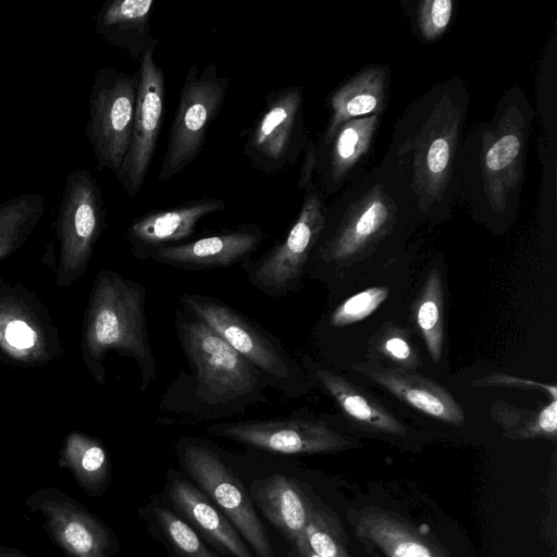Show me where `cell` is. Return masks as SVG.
<instances>
[{"label":"cell","instance_id":"obj_12","mask_svg":"<svg viewBox=\"0 0 557 557\" xmlns=\"http://www.w3.org/2000/svg\"><path fill=\"white\" fill-rule=\"evenodd\" d=\"M103 222L102 198L94 177L87 170L74 171L67 176L59 214L60 286L72 285L85 273Z\"/></svg>","mask_w":557,"mask_h":557},{"label":"cell","instance_id":"obj_33","mask_svg":"<svg viewBox=\"0 0 557 557\" xmlns=\"http://www.w3.org/2000/svg\"><path fill=\"white\" fill-rule=\"evenodd\" d=\"M156 518L164 536L180 557H218L208 549L195 531L173 512L156 508Z\"/></svg>","mask_w":557,"mask_h":557},{"label":"cell","instance_id":"obj_4","mask_svg":"<svg viewBox=\"0 0 557 557\" xmlns=\"http://www.w3.org/2000/svg\"><path fill=\"white\" fill-rule=\"evenodd\" d=\"M174 324L191 373L169 387L163 409L201 421L267 401L263 375L206 323L181 307Z\"/></svg>","mask_w":557,"mask_h":557},{"label":"cell","instance_id":"obj_38","mask_svg":"<svg viewBox=\"0 0 557 557\" xmlns=\"http://www.w3.org/2000/svg\"><path fill=\"white\" fill-rule=\"evenodd\" d=\"M0 557H28L17 548L0 546Z\"/></svg>","mask_w":557,"mask_h":557},{"label":"cell","instance_id":"obj_15","mask_svg":"<svg viewBox=\"0 0 557 557\" xmlns=\"http://www.w3.org/2000/svg\"><path fill=\"white\" fill-rule=\"evenodd\" d=\"M212 435L281 455H312L344 450L350 442L315 419L278 418L214 423Z\"/></svg>","mask_w":557,"mask_h":557},{"label":"cell","instance_id":"obj_23","mask_svg":"<svg viewBox=\"0 0 557 557\" xmlns=\"http://www.w3.org/2000/svg\"><path fill=\"white\" fill-rule=\"evenodd\" d=\"M154 0H112L96 15V30L107 42L125 51L134 61L140 57L152 36L150 20Z\"/></svg>","mask_w":557,"mask_h":557},{"label":"cell","instance_id":"obj_18","mask_svg":"<svg viewBox=\"0 0 557 557\" xmlns=\"http://www.w3.org/2000/svg\"><path fill=\"white\" fill-rule=\"evenodd\" d=\"M263 238L264 234L257 224H246L196 240L161 247L148 258L184 270L227 268L249 260Z\"/></svg>","mask_w":557,"mask_h":557},{"label":"cell","instance_id":"obj_6","mask_svg":"<svg viewBox=\"0 0 557 557\" xmlns=\"http://www.w3.org/2000/svg\"><path fill=\"white\" fill-rule=\"evenodd\" d=\"M180 304L249 361L270 387L288 397L301 392L299 368L272 333L216 298L184 294Z\"/></svg>","mask_w":557,"mask_h":557},{"label":"cell","instance_id":"obj_8","mask_svg":"<svg viewBox=\"0 0 557 557\" xmlns=\"http://www.w3.org/2000/svg\"><path fill=\"white\" fill-rule=\"evenodd\" d=\"M230 84L216 63L199 70L189 66L180 92L158 180L165 182L182 173L199 156L207 132L220 112Z\"/></svg>","mask_w":557,"mask_h":557},{"label":"cell","instance_id":"obj_16","mask_svg":"<svg viewBox=\"0 0 557 557\" xmlns=\"http://www.w3.org/2000/svg\"><path fill=\"white\" fill-rule=\"evenodd\" d=\"M347 518L357 540L372 555L383 557H450L426 530L395 511L375 506L349 509Z\"/></svg>","mask_w":557,"mask_h":557},{"label":"cell","instance_id":"obj_25","mask_svg":"<svg viewBox=\"0 0 557 557\" xmlns=\"http://www.w3.org/2000/svg\"><path fill=\"white\" fill-rule=\"evenodd\" d=\"M312 375L343 412L359 426L373 432L405 435V425L372 395L326 369L315 367Z\"/></svg>","mask_w":557,"mask_h":557},{"label":"cell","instance_id":"obj_17","mask_svg":"<svg viewBox=\"0 0 557 557\" xmlns=\"http://www.w3.org/2000/svg\"><path fill=\"white\" fill-rule=\"evenodd\" d=\"M382 116L347 121L329 139L314 144V174L324 196L338 193L358 177L372 150Z\"/></svg>","mask_w":557,"mask_h":557},{"label":"cell","instance_id":"obj_13","mask_svg":"<svg viewBox=\"0 0 557 557\" xmlns=\"http://www.w3.org/2000/svg\"><path fill=\"white\" fill-rule=\"evenodd\" d=\"M25 503L41 517L49 537L67 557H114L120 552L111 529L61 490L41 487Z\"/></svg>","mask_w":557,"mask_h":557},{"label":"cell","instance_id":"obj_35","mask_svg":"<svg viewBox=\"0 0 557 557\" xmlns=\"http://www.w3.org/2000/svg\"><path fill=\"white\" fill-rule=\"evenodd\" d=\"M376 348L394 362L416 369L420 362L410 343L397 330L389 329L377 338Z\"/></svg>","mask_w":557,"mask_h":557},{"label":"cell","instance_id":"obj_2","mask_svg":"<svg viewBox=\"0 0 557 557\" xmlns=\"http://www.w3.org/2000/svg\"><path fill=\"white\" fill-rule=\"evenodd\" d=\"M533 119L524 90L512 85L502 94L490 119L465 132L457 200L487 226H507L519 210Z\"/></svg>","mask_w":557,"mask_h":557},{"label":"cell","instance_id":"obj_31","mask_svg":"<svg viewBox=\"0 0 557 557\" xmlns=\"http://www.w3.org/2000/svg\"><path fill=\"white\" fill-rule=\"evenodd\" d=\"M401 4L412 32L424 42L440 39L449 27L455 12L451 0L403 1Z\"/></svg>","mask_w":557,"mask_h":557},{"label":"cell","instance_id":"obj_28","mask_svg":"<svg viewBox=\"0 0 557 557\" xmlns=\"http://www.w3.org/2000/svg\"><path fill=\"white\" fill-rule=\"evenodd\" d=\"M491 417L511 440L543 437L555 441L557 437V400H552L539 411L497 400L491 408Z\"/></svg>","mask_w":557,"mask_h":557},{"label":"cell","instance_id":"obj_19","mask_svg":"<svg viewBox=\"0 0 557 557\" xmlns=\"http://www.w3.org/2000/svg\"><path fill=\"white\" fill-rule=\"evenodd\" d=\"M225 207L223 199L202 197L148 212L133 221L127 228L131 251L136 258L148 259L156 249L176 245L190 237L200 220Z\"/></svg>","mask_w":557,"mask_h":557},{"label":"cell","instance_id":"obj_36","mask_svg":"<svg viewBox=\"0 0 557 557\" xmlns=\"http://www.w3.org/2000/svg\"><path fill=\"white\" fill-rule=\"evenodd\" d=\"M474 386H499V387H517L522 389H536L547 393L552 400H557L556 385H546L544 383L532 380L520 379L508 374L492 372L491 374L473 382Z\"/></svg>","mask_w":557,"mask_h":557},{"label":"cell","instance_id":"obj_22","mask_svg":"<svg viewBox=\"0 0 557 557\" xmlns=\"http://www.w3.org/2000/svg\"><path fill=\"white\" fill-rule=\"evenodd\" d=\"M249 495L262 515L292 545L305 534L314 507L294 480L278 473L253 480Z\"/></svg>","mask_w":557,"mask_h":557},{"label":"cell","instance_id":"obj_34","mask_svg":"<svg viewBox=\"0 0 557 557\" xmlns=\"http://www.w3.org/2000/svg\"><path fill=\"white\" fill-rule=\"evenodd\" d=\"M388 296V288L374 286L367 288L338 305L330 317V324L343 327L359 322L372 314Z\"/></svg>","mask_w":557,"mask_h":557},{"label":"cell","instance_id":"obj_32","mask_svg":"<svg viewBox=\"0 0 557 557\" xmlns=\"http://www.w3.org/2000/svg\"><path fill=\"white\" fill-rule=\"evenodd\" d=\"M311 549L319 557H350L346 549V535L330 513L314 508L305 529Z\"/></svg>","mask_w":557,"mask_h":557},{"label":"cell","instance_id":"obj_11","mask_svg":"<svg viewBox=\"0 0 557 557\" xmlns=\"http://www.w3.org/2000/svg\"><path fill=\"white\" fill-rule=\"evenodd\" d=\"M137 99V76L101 69L89 98L87 136L100 166L119 173L127 153Z\"/></svg>","mask_w":557,"mask_h":557},{"label":"cell","instance_id":"obj_14","mask_svg":"<svg viewBox=\"0 0 557 557\" xmlns=\"http://www.w3.org/2000/svg\"><path fill=\"white\" fill-rule=\"evenodd\" d=\"M158 42L157 38L151 37L138 62L137 99L131 144L116 174L129 197H135L145 183L162 126L165 86L163 71L154 60Z\"/></svg>","mask_w":557,"mask_h":557},{"label":"cell","instance_id":"obj_21","mask_svg":"<svg viewBox=\"0 0 557 557\" xmlns=\"http://www.w3.org/2000/svg\"><path fill=\"white\" fill-rule=\"evenodd\" d=\"M391 70L384 64L362 67L329 97L330 116L319 140L329 139L345 122L384 114L389 97Z\"/></svg>","mask_w":557,"mask_h":557},{"label":"cell","instance_id":"obj_7","mask_svg":"<svg viewBox=\"0 0 557 557\" xmlns=\"http://www.w3.org/2000/svg\"><path fill=\"white\" fill-rule=\"evenodd\" d=\"M300 210L286 235L242 268L248 281L270 297H283L298 286L325 223L327 203L314 181L302 188Z\"/></svg>","mask_w":557,"mask_h":557},{"label":"cell","instance_id":"obj_26","mask_svg":"<svg viewBox=\"0 0 557 557\" xmlns=\"http://www.w3.org/2000/svg\"><path fill=\"white\" fill-rule=\"evenodd\" d=\"M0 347L20 361H42L48 355L42 322L12 296L0 297Z\"/></svg>","mask_w":557,"mask_h":557},{"label":"cell","instance_id":"obj_24","mask_svg":"<svg viewBox=\"0 0 557 557\" xmlns=\"http://www.w3.org/2000/svg\"><path fill=\"white\" fill-rule=\"evenodd\" d=\"M169 498L184 517L224 550L234 557H253L228 519L190 482L173 480Z\"/></svg>","mask_w":557,"mask_h":557},{"label":"cell","instance_id":"obj_30","mask_svg":"<svg viewBox=\"0 0 557 557\" xmlns=\"http://www.w3.org/2000/svg\"><path fill=\"white\" fill-rule=\"evenodd\" d=\"M443 286L436 268L429 273L414 305L416 321L433 361L443 352Z\"/></svg>","mask_w":557,"mask_h":557},{"label":"cell","instance_id":"obj_9","mask_svg":"<svg viewBox=\"0 0 557 557\" xmlns=\"http://www.w3.org/2000/svg\"><path fill=\"white\" fill-rule=\"evenodd\" d=\"M304 92L300 86L272 89L264 107L247 129L243 152L265 175L293 165L308 143Z\"/></svg>","mask_w":557,"mask_h":557},{"label":"cell","instance_id":"obj_29","mask_svg":"<svg viewBox=\"0 0 557 557\" xmlns=\"http://www.w3.org/2000/svg\"><path fill=\"white\" fill-rule=\"evenodd\" d=\"M40 195H22L0 205V259L16 250L32 233L44 212Z\"/></svg>","mask_w":557,"mask_h":557},{"label":"cell","instance_id":"obj_5","mask_svg":"<svg viewBox=\"0 0 557 557\" xmlns=\"http://www.w3.org/2000/svg\"><path fill=\"white\" fill-rule=\"evenodd\" d=\"M146 289L133 280L102 270L94 282L84 320L82 349L97 383H106L103 359L109 350L132 358L140 370L139 391L146 393L157 375L149 342Z\"/></svg>","mask_w":557,"mask_h":557},{"label":"cell","instance_id":"obj_37","mask_svg":"<svg viewBox=\"0 0 557 557\" xmlns=\"http://www.w3.org/2000/svg\"><path fill=\"white\" fill-rule=\"evenodd\" d=\"M293 548L298 557H319L309 546L305 534L295 541Z\"/></svg>","mask_w":557,"mask_h":557},{"label":"cell","instance_id":"obj_20","mask_svg":"<svg viewBox=\"0 0 557 557\" xmlns=\"http://www.w3.org/2000/svg\"><path fill=\"white\" fill-rule=\"evenodd\" d=\"M354 368L417 410L449 424H463L461 406L446 388L428 377L375 363Z\"/></svg>","mask_w":557,"mask_h":557},{"label":"cell","instance_id":"obj_27","mask_svg":"<svg viewBox=\"0 0 557 557\" xmlns=\"http://www.w3.org/2000/svg\"><path fill=\"white\" fill-rule=\"evenodd\" d=\"M60 467L67 468L91 497L103 494L111 481V462L103 445L89 436L72 433L60 453Z\"/></svg>","mask_w":557,"mask_h":557},{"label":"cell","instance_id":"obj_3","mask_svg":"<svg viewBox=\"0 0 557 557\" xmlns=\"http://www.w3.org/2000/svg\"><path fill=\"white\" fill-rule=\"evenodd\" d=\"M421 221L408 177L382 158L327 206L324 227L310 259L333 265L355 262Z\"/></svg>","mask_w":557,"mask_h":557},{"label":"cell","instance_id":"obj_39","mask_svg":"<svg viewBox=\"0 0 557 557\" xmlns=\"http://www.w3.org/2000/svg\"><path fill=\"white\" fill-rule=\"evenodd\" d=\"M288 557H298L294 550L288 552Z\"/></svg>","mask_w":557,"mask_h":557},{"label":"cell","instance_id":"obj_1","mask_svg":"<svg viewBox=\"0 0 557 557\" xmlns=\"http://www.w3.org/2000/svg\"><path fill=\"white\" fill-rule=\"evenodd\" d=\"M470 94L458 75L412 100L393 127L383 159L409 180L423 222L448 218L457 201L458 164Z\"/></svg>","mask_w":557,"mask_h":557},{"label":"cell","instance_id":"obj_10","mask_svg":"<svg viewBox=\"0 0 557 557\" xmlns=\"http://www.w3.org/2000/svg\"><path fill=\"white\" fill-rule=\"evenodd\" d=\"M180 459L198 486L248 542L258 557H274L269 535L253 508L249 493L216 451L201 442L183 440Z\"/></svg>","mask_w":557,"mask_h":557}]
</instances>
